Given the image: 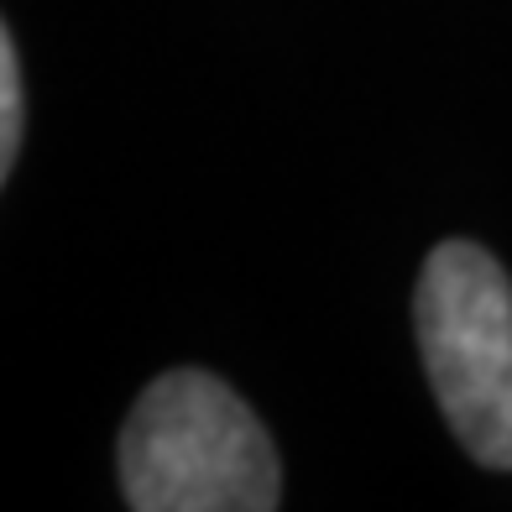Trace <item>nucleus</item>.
Here are the masks:
<instances>
[{
    "mask_svg": "<svg viewBox=\"0 0 512 512\" xmlns=\"http://www.w3.org/2000/svg\"><path fill=\"white\" fill-rule=\"evenodd\" d=\"M418 351L471 460L512 471V283L471 241H439L413 293Z\"/></svg>",
    "mask_w": 512,
    "mask_h": 512,
    "instance_id": "nucleus-2",
    "label": "nucleus"
},
{
    "mask_svg": "<svg viewBox=\"0 0 512 512\" xmlns=\"http://www.w3.org/2000/svg\"><path fill=\"white\" fill-rule=\"evenodd\" d=\"M21 110H27V100H21V58L6 32L0 37V178H11L21 152Z\"/></svg>",
    "mask_w": 512,
    "mask_h": 512,
    "instance_id": "nucleus-3",
    "label": "nucleus"
},
{
    "mask_svg": "<svg viewBox=\"0 0 512 512\" xmlns=\"http://www.w3.org/2000/svg\"><path fill=\"white\" fill-rule=\"evenodd\" d=\"M121 492L136 512H267L283 502L277 450L209 371H168L121 429Z\"/></svg>",
    "mask_w": 512,
    "mask_h": 512,
    "instance_id": "nucleus-1",
    "label": "nucleus"
}]
</instances>
